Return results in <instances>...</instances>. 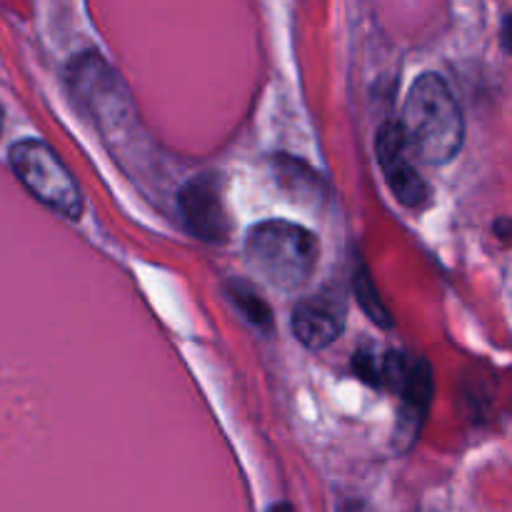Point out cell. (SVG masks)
<instances>
[{"mask_svg":"<svg viewBox=\"0 0 512 512\" xmlns=\"http://www.w3.org/2000/svg\"><path fill=\"white\" fill-rule=\"evenodd\" d=\"M10 165L20 183L43 205L58 210L65 218H80L83 195L73 173L65 168L53 148L43 140H20L10 148Z\"/></svg>","mask_w":512,"mask_h":512,"instance_id":"3","label":"cell"},{"mask_svg":"<svg viewBox=\"0 0 512 512\" xmlns=\"http://www.w3.org/2000/svg\"><path fill=\"white\" fill-rule=\"evenodd\" d=\"M410 153L423 163L445 165L460 153L465 120L458 98L438 73H423L410 88L400 123Z\"/></svg>","mask_w":512,"mask_h":512,"instance_id":"1","label":"cell"},{"mask_svg":"<svg viewBox=\"0 0 512 512\" xmlns=\"http://www.w3.org/2000/svg\"><path fill=\"white\" fill-rule=\"evenodd\" d=\"M345 328V303L333 290H320L300 300L293 310V333L308 350H323L340 338Z\"/></svg>","mask_w":512,"mask_h":512,"instance_id":"7","label":"cell"},{"mask_svg":"<svg viewBox=\"0 0 512 512\" xmlns=\"http://www.w3.org/2000/svg\"><path fill=\"white\" fill-rule=\"evenodd\" d=\"M375 150H378L380 168H383L385 180L393 188L395 198L408 208H423L430 200L428 183L423 175L415 170V165L408 160V143L400 123H385L380 128L378 140H375Z\"/></svg>","mask_w":512,"mask_h":512,"instance_id":"6","label":"cell"},{"mask_svg":"<svg viewBox=\"0 0 512 512\" xmlns=\"http://www.w3.org/2000/svg\"><path fill=\"white\" fill-rule=\"evenodd\" d=\"M380 388L400 395L403 420L410 423V435L418 433V425L423 423L435 393L433 368L428 360L420 355L400 353V350L380 355Z\"/></svg>","mask_w":512,"mask_h":512,"instance_id":"5","label":"cell"},{"mask_svg":"<svg viewBox=\"0 0 512 512\" xmlns=\"http://www.w3.org/2000/svg\"><path fill=\"white\" fill-rule=\"evenodd\" d=\"M180 213L185 223L198 238L203 240H223L228 233V215L223 208V193L220 183L213 173H205L200 178L185 183L178 195Z\"/></svg>","mask_w":512,"mask_h":512,"instance_id":"8","label":"cell"},{"mask_svg":"<svg viewBox=\"0 0 512 512\" xmlns=\"http://www.w3.org/2000/svg\"><path fill=\"white\" fill-rule=\"evenodd\" d=\"M245 255L265 283L280 290H298L318 265L320 243L303 225L265 220L245 238Z\"/></svg>","mask_w":512,"mask_h":512,"instance_id":"2","label":"cell"},{"mask_svg":"<svg viewBox=\"0 0 512 512\" xmlns=\"http://www.w3.org/2000/svg\"><path fill=\"white\" fill-rule=\"evenodd\" d=\"M228 293H230V300L235 303V308H238L240 313L255 325V328L270 330V325H273V313H270L268 303H265V300L260 298L250 285L235 280V283H230Z\"/></svg>","mask_w":512,"mask_h":512,"instance_id":"10","label":"cell"},{"mask_svg":"<svg viewBox=\"0 0 512 512\" xmlns=\"http://www.w3.org/2000/svg\"><path fill=\"white\" fill-rule=\"evenodd\" d=\"M0 130H3V110H0Z\"/></svg>","mask_w":512,"mask_h":512,"instance_id":"11","label":"cell"},{"mask_svg":"<svg viewBox=\"0 0 512 512\" xmlns=\"http://www.w3.org/2000/svg\"><path fill=\"white\" fill-rule=\"evenodd\" d=\"M353 290H355V298H358L360 308L365 310L370 320L380 325V328H390L393 325V318H390V310L385 308L383 298H380L378 288L373 283V275H370L368 265L363 260H358L353 270Z\"/></svg>","mask_w":512,"mask_h":512,"instance_id":"9","label":"cell"},{"mask_svg":"<svg viewBox=\"0 0 512 512\" xmlns=\"http://www.w3.org/2000/svg\"><path fill=\"white\" fill-rule=\"evenodd\" d=\"M70 85L98 123L118 125L133 113L123 80L98 53H83L70 63Z\"/></svg>","mask_w":512,"mask_h":512,"instance_id":"4","label":"cell"}]
</instances>
